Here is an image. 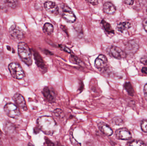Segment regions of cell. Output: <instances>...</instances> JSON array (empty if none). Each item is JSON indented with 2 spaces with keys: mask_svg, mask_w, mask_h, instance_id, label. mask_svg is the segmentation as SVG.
<instances>
[{
  "mask_svg": "<svg viewBox=\"0 0 147 146\" xmlns=\"http://www.w3.org/2000/svg\"><path fill=\"white\" fill-rule=\"evenodd\" d=\"M5 4L9 7L12 9H15L17 7L18 5V1H5Z\"/></svg>",
  "mask_w": 147,
  "mask_h": 146,
  "instance_id": "24",
  "label": "cell"
},
{
  "mask_svg": "<svg viewBox=\"0 0 147 146\" xmlns=\"http://www.w3.org/2000/svg\"><path fill=\"white\" fill-rule=\"evenodd\" d=\"M144 93L145 99L147 100V84H146L144 86Z\"/></svg>",
  "mask_w": 147,
  "mask_h": 146,
  "instance_id": "32",
  "label": "cell"
},
{
  "mask_svg": "<svg viewBox=\"0 0 147 146\" xmlns=\"http://www.w3.org/2000/svg\"><path fill=\"white\" fill-rule=\"evenodd\" d=\"M70 61L71 62L74 64H78V65H80V66H84V63L83 62L78 58L76 57L74 55H71L70 57Z\"/></svg>",
  "mask_w": 147,
  "mask_h": 146,
  "instance_id": "22",
  "label": "cell"
},
{
  "mask_svg": "<svg viewBox=\"0 0 147 146\" xmlns=\"http://www.w3.org/2000/svg\"><path fill=\"white\" fill-rule=\"evenodd\" d=\"M115 134L116 137L118 139L122 140H128L131 139L132 137V134L130 131L125 128L117 129Z\"/></svg>",
  "mask_w": 147,
  "mask_h": 146,
  "instance_id": "9",
  "label": "cell"
},
{
  "mask_svg": "<svg viewBox=\"0 0 147 146\" xmlns=\"http://www.w3.org/2000/svg\"><path fill=\"white\" fill-rule=\"evenodd\" d=\"M129 146H146L143 141L138 140H134L129 143Z\"/></svg>",
  "mask_w": 147,
  "mask_h": 146,
  "instance_id": "25",
  "label": "cell"
},
{
  "mask_svg": "<svg viewBox=\"0 0 147 146\" xmlns=\"http://www.w3.org/2000/svg\"><path fill=\"white\" fill-rule=\"evenodd\" d=\"M101 24L102 25L104 30L107 34H109V35H112L115 33V31L112 28L111 25L107 21H105V20H102L101 22Z\"/></svg>",
  "mask_w": 147,
  "mask_h": 146,
  "instance_id": "17",
  "label": "cell"
},
{
  "mask_svg": "<svg viewBox=\"0 0 147 146\" xmlns=\"http://www.w3.org/2000/svg\"><path fill=\"white\" fill-rule=\"evenodd\" d=\"M33 130L34 133V134H38L40 131V129H39L37 127H35L34 128Z\"/></svg>",
  "mask_w": 147,
  "mask_h": 146,
  "instance_id": "34",
  "label": "cell"
},
{
  "mask_svg": "<svg viewBox=\"0 0 147 146\" xmlns=\"http://www.w3.org/2000/svg\"><path fill=\"white\" fill-rule=\"evenodd\" d=\"M95 67L101 71H105L108 68V61L105 56L100 55L95 60Z\"/></svg>",
  "mask_w": 147,
  "mask_h": 146,
  "instance_id": "7",
  "label": "cell"
},
{
  "mask_svg": "<svg viewBox=\"0 0 147 146\" xmlns=\"http://www.w3.org/2000/svg\"><path fill=\"white\" fill-rule=\"evenodd\" d=\"M33 53L34 60L37 66L40 69L41 71L44 73H46L47 71V68L45 63V61L38 52L34 51Z\"/></svg>",
  "mask_w": 147,
  "mask_h": 146,
  "instance_id": "13",
  "label": "cell"
},
{
  "mask_svg": "<svg viewBox=\"0 0 147 146\" xmlns=\"http://www.w3.org/2000/svg\"><path fill=\"white\" fill-rule=\"evenodd\" d=\"M112 122L115 125L120 126V125L123 124L124 121L121 117H114L112 119Z\"/></svg>",
  "mask_w": 147,
  "mask_h": 146,
  "instance_id": "26",
  "label": "cell"
},
{
  "mask_svg": "<svg viewBox=\"0 0 147 146\" xmlns=\"http://www.w3.org/2000/svg\"><path fill=\"white\" fill-rule=\"evenodd\" d=\"M43 31L46 34L51 35L52 34L54 31V27L51 24L46 23L44 25L43 27Z\"/></svg>",
  "mask_w": 147,
  "mask_h": 146,
  "instance_id": "20",
  "label": "cell"
},
{
  "mask_svg": "<svg viewBox=\"0 0 147 146\" xmlns=\"http://www.w3.org/2000/svg\"><path fill=\"white\" fill-rule=\"evenodd\" d=\"M28 146H34L33 144H32V143H28Z\"/></svg>",
  "mask_w": 147,
  "mask_h": 146,
  "instance_id": "40",
  "label": "cell"
},
{
  "mask_svg": "<svg viewBox=\"0 0 147 146\" xmlns=\"http://www.w3.org/2000/svg\"><path fill=\"white\" fill-rule=\"evenodd\" d=\"M9 69L12 77L21 80L25 77V73L21 66L16 63L12 62L9 65Z\"/></svg>",
  "mask_w": 147,
  "mask_h": 146,
  "instance_id": "4",
  "label": "cell"
},
{
  "mask_svg": "<svg viewBox=\"0 0 147 146\" xmlns=\"http://www.w3.org/2000/svg\"><path fill=\"white\" fill-rule=\"evenodd\" d=\"M103 11L106 14L112 15L115 13L116 8L112 3L107 2L104 4Z\"/></svg>",
  "mask_w": 147,
  "mask_h": 146,
  "instance_id": "16",
  "label": "cell"
},
{
  "mask_svg": "<svg viewBox=\"0 0 147 146\" xmlns=\"http://www.w3.org/2000/svg\"><path fill=\"white\" fill-rule=\"evenodd\" d=\"M141 127L143 132L147 133V120L142 121L141 122Z\"/></svg>",
  "mask_w": 147,
  "mask_h": 146,
  "instance_id": "28",
  "label": "cell"
},
{
  "mask_svg": "<svg viewBox=\"0 0 147 146\" xmlns=\"http://www.w3.org/2000/svg\"><path fill=\"white\" fill-rule=\"evenodd\" d=\"M97 126L100 131L104 135L107 136H110L113 134V130L109 125L105 123L99 122L98 123Z\"/></svg>",
  "mask_w": 147,
  "mask_h": 146,
  "instance_id": "15",
  "label": "cell"
},
{
  "mask_svg": "<svg viewBox=\"0 0 147 146\" xmlns=\"http://www.w3.org/2000/svg\"><path fill=\"white\" fill-rule=\"evenodd\" d=\"M7 49L9 51H11V48L10 46H7Z\"/></svg>",
  "mask_w": 147,
  "mask_h": 146,
  "instance_id": "39",
  "label": "cell"
},
{
  "mask_svg": "<svg viewBox=\"0 0 147 146\" xmlns=\"http://www.w3.org/2000/svg\"><path fill=\"white\" fill-rule=\"evenodd\" d=\"M124 88L129 95L131 96H134V88L130 82H126L124 84Z\"/></svg>",
  "mask_w": 147,
  "mask_h": 146,
  "instance_id": "23",
  "label": "cell"
},
{
  "mask_svg": "<svg viewBox=\"0 0 147 146\" xmlns=\"http://www.w3.org/2000/svg\"><path fill=\"white\" fill-rule=\"evenodd\" d=\"M124 2H125V3L126 4H127V5H133L134 3V1H131V0H126Z\"/></svg>",
  "mask_w": 147,
  "mask_h": 146,
  "instance_id": "36",
  "label": "cell"
},
{
  "mask_svg": "<svg viewBox=\"0 0 147 146\" xmlns=\"http://www.w3.org/2000/svg\"><path fill=\"white\" fill-rule=\"evenodd\" d=\"M60 13L62 17L69 23H73L76 21V17L72 9L65 4L60 6Z\"/></svg>",
  "mask_w": 147,
  "mask_h": 146,
  "instance_id": "3",
  "label": "cell"
},
{
  "mask_svg": "<svg viewBox=\"0 0 147 146\" xmlns=\"http://www.w3.org/2000/svg\"><path fill=\"white\" fill-rule=\"evenodd\" d=\"M61 27L62 29H63V31L67 34L68 35L69 34V33H68V30H67V28L65 26L63 25H61Z\"/></svg>",
  "mask_w": 147,
  "mask_h": 146,
  "instance_id": "33",
  "label": "cell"
},
{
  "mask_svg": "<svg viewBox=\"0 0 147 146\" xmlns=\"http://www.w3.org/2000/svg\"><path fill=\"white\" fill-rule=\"evenodd\" d=\"M4 111L8 116L13 119H17L21 115L20 109L13 103L6 104L4 107Z\"/></svg>",
  "mask_w": 147,
  "mask_h": 146,
  "instance_id": "5",
  "label": "cell"
},
{
  "mask_svg": "<svg viewBox=\"0 0 147 146\" xmlns=\"http://www.w3.org/2000/svg\"><path fill=\"white\" fill-rule=\"evenodd\" d=\"M45 144L46 146H64L60 142H53L48 137H45Z\"/></svg>",
  "mask_w": 147,
  "mask_h": 146,
  "instance_id": "21",
  "label": "cell"
},
{
  "mask_svg": "<svg viewBox=\"0 0 147 146\" xmlns=\"http://www.w3.org/2000/svg\"><path fill=\"white\" fill-rule=\"evenodd\" d=\"M144 29L147 32V19H145L143 22Z\"/></svg>",
  "mask_w": 147,
  "mask_h": 146,
  "instance_id": "35",
  "label": "cell"
},
{
  "mask_svg": "<svg viewBox=\"0 0 147 146\" xmlns=\"http://www.w3.org/2000/svg\"><path fill=\"white\" fill-rule=\"evenodd\" d=\"M142 72L144 73L147 74V67H144L142 68Z\"/></svg>",
  "mask_w": 147,
  "mask_h": 146,
  "instance_id": "37",
  "label": "cell"
},
{
  "mask_svg": "<svg viewBox=\"0 0 147 146\" xmlns=\"http://www.w3.org/2000/svg\"><path fill=\"white\" fill-rule=\"evenodd\" d=\"M69 139L71 145L73 146H81V143L77 141L75 138L73 137V134L72 133H70Z\"/></svg>",
  "mask_w": 147,
  "mask_h": 146,
  "instance_id": "27",
  "label": "cell"
},
{
  "mask_svg": "<svg viewBox=\"0 0 147 146\" xmlns=\"http://www.w3.org/2000/svg\"><path fill=\"white\" fill-rule=\"evenodd\" d=\"M9 33L10 37L16 40H21L25 36L24 31L16 25L11 26L9 29Z\"/></svg>",
  "mask_w": 147,
  "mask_h": 146,
  "instance_id": "6",
  "label": "cell"
},
{
  "mask_svg": "<svg viewBox=\"0 0 147 146\" xmlns=\"http://www.w3.org/2000/svg\"><path fill=\"white\" fill-rule=\"evenodd\" d=\"M59 47L60 49L64 51H65V52H67V53H69V54H72V51L69 48H67L66 46H64V45H59Z\"/></svg>",
  "mask_w": 147,
  "mask_h": 146,
  "instance_id": "29",
  "label": "cell"
},
{
  "mask_svg": "<svg viewBox=\"0 0 147 146\" xmlns=\"http://www.w3.org/2000/svg\"><path fill=\"white\" fill-rule=\"evenodd\" d=\"M0 146H2L1 145H0Z\"/></svg>",
  "mask_w": 147,
  "mask_h": 146,
  "instance_id": "41",
  "label": "cell"
},
{
  "mask_svg": "<svg viewBox=\"0 0 147 146\" xmlns=\"http://www.w3.org/2000/svg\"><path fill=\"white\" fill-rule=\"evenodd\" d=\"M131 27V24L128 21H124L119 23L117 26V29L121 32H123L125 30Z\"/></svg>",
  "mask_w": 147,
  "mask_h": 146,
  "instance_id": "19",
  "label": "cell"
},
{
  "mask_svg": "<svg viewBox=\"0 0 147 146\" xmlns=\"http://www.w3.org/2000/svg\"></svg>",
  "mask_w": 147,
  "mask_h": 146,
  "instance_id": "42",
  "label": "cell"
},
{
  "mask_svg": "<svg viewBox=\"0 0 147 146\" xmlns=\"http://www.w3.org/2000/svg\"><path fill=\"white\" fill-rule=\"evenodd\" d=\"M3 136V133L2 131H1V129H0V139H1L2 137Z\"/></svg>",
  "mask_w": 147,
  "mask_h": 146,
  "instance_id": "38",
  "label": "cell"
},
{
  "mask_svg": "<svg viewBox=\"0 0 147 146\" xmlns=\"http://www.w3.org/2000/svg\"><path fill=\"white\" fill-rule=\"evenodd\" d=\"M18 51L22 61L28 66H31L33 62L32 54L28 45L24 42H20L18 44Z\"/></svg>",
  "mask_w": 147,
  "mask_h": 146,
  "instance_id": "2",
  "label": "cell"
},
{
  "mask_svg": "<svg viewBox=\"0 0 147 146\" xmlns=\"http://www.w3.org/2000/svg\"><path fill=\"white\" fill-rule=\"evenodd\" d=\"M37 127L45 134L52 135L57 132L58 124L53 117L44 116L37 119Z\"/></svg>",
  "mask_w": 147,
  "mask_h": 146,
  "instance_id": "1",
  "label": "cell"
},
{
  "mask_svg": "<svg viewBox=\"0 0 147 146\" xmlns=\"http://www.w3.org/2000/svg\"><path fill=\"white\" fill-rule=\"evenodd\" d=\"M53 115L59 121H64L65 120V114L61 109H57L53 112Z\"/></svg>",
  "mask_w": 147,
  "mask_h": 146,
  "instance_id": "18",
  "label": "cell"
},
{
  "mask_svg": "<svg viewBox=\"0 0 147 146\" xmlns=\"http://www.w3.org/2000/svg\"><path fill=\"white\" fill-rule=\"evenodd\" d=\"M109 52L110 55L117 59L125 58L127 55L120 48L115 46H111L109 49Z\"/></svg>",
  "mask_w": 147,
  "mask_h": 146,
  "instance_id": "12",
  "label": "cell"
},
{
  "mask_svg": "<svg viewBox=\"0 0 147 146\" xmlns=\"http://www.w3.org/2000/svg\"><path fill=\"white\" fill-rule=\"evenodd\" d=\"M13 99L18 108L23 110L24 111H27L28 108L26 100L21 94L19 93H16L13 97Z\"/></svg>",
  "mask_w": 147,
  "mask_h": 146,
  "instance_id": "10",
  "label": "cell"
},
{
  "mask_svg": "<svg viewBox=\"0 0 147 146\" xmlns=\"http://www.w3.org/2000/svg\"><path fill=\"white\" fill-rule=\"evenodd\" d=\"M140 61L144 65L147 66V57L144 56L140 59Z\"/></svg>",
  "mask_w": 147,
  "mask_h": 146,
  "instance_id": "30",
  "label": "cell"
},
{
  "mask_svg": "<svg viewBox=\"0 0 147 146\" xmlns=\"http://www.w3.org/2000/svg\"><path fill=\"white\" fill-rule=\"evenodd\" d=\"M87 2L93 6H96L98 3V1H88Z\"/></svg>",
  "mask_w": 147,
  "mask_h": 146,
  "instance_id": "31",
  "label": "cell"
},
{
  "mask_svg": "<svg viewBox=\"0 0 147 146\" xmlns=\"http://www.w3.org/2000/svg\"><path fill=\"white\" fill-rule=\"evenodd\" d=\"M44 7L46 11L51 14L57 15L59 14V8L54 2L47 1L45 2Z\"/></svg>",
  "mask_w": 147,
  "mask_h": 146,
  "instance_id": "11",
  "label": "cell"
},
{
  "mask_svg": "<svg viewBox=\"0 0 147 146\" xmlns=\"http://www.w3.org/2000/svg\"><path fill=\"white\" fill-rule=\"evenodd\" d=\"M139 49V45L135 41H129L126 46L125 53L129 55H134Z\"/></svg>",
  "mask_w": 147,
  "mask_h": 146,
  "instance_id": "14",
  "label": "cell"
},
{
  "mask_svg": "<svg viewBox=\"0 0 147 146\" xmlns=\"http://www.w3.org/2000/svg\"><path fill=\"white\" fill-rule=\"evenodd\" d=\"M42 93L47 102L50 103H53L56 102L57 99L56 93L49 87H44L42 91Z\"/></svg>",
  "mask_w": 147,
  "mask_h": 146,
  "instance_id": "8",
  "label": "cell"
}]
</instances>
